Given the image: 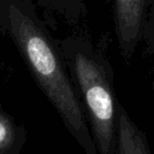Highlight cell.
Here are the masks:
<instances>
[{
	"mask_svg": "<svg viewBox=\"0 0 154 154\" xmlns=\"http://www.w3.org/2000/svg\"><path fill=\"white\" fill-rule=\"evenodd\" d=\"M0 26L12 38L34 78L87 154L96 146L59 52L40 19L34 0H0Z\"/></svg>",
	"mask_w": 154,
	"mask_h": 154,
	"instance_id": "1",
	"label": "cell"
},
{
	"mask_svg": "<svg viewBox=\"0 0 154 154\" xmlns=\"http://www.w3.org/2000/svg\"><path fill=\"white\" fill-rule=\"evenodd\" d=\"M153 89H154V83H153Z\"/></svg>",
	"mask_w": 154,
	"mask_h": 154,
	"instance_id": "8",
	"label": "cell"
},
{
	"mask_svg": "<svg viewBox=\"0 0 154 154\" xmlns=\"http://www.w3.org/2000/svg\"><path fill=\"white\" fill-rule=\"evenodd\" d=\"M14 140V128L12 122L0 113V154L7 152Z\"/></svg>",
	"mask_w": 154,
	"mask_h": 154,
	"instance_id": "6",
	"label": "cell"
},
{
	"mask_svg": "<svg viewBox=\"0 0 154 154\" xmlns=\"http://www.w3.org/2000/svg\"><path fill=\"white\" fill-rule=\"evenodd\" d=\"M37 5L69 22H77L87 13L84 0H35Z\"/></svg>",
	"mask_w": 154,
	"mask_h": 154,
	"instance_id": "5",
	"label": "cell"
},
{
	"mask_svg": "<svg viewBox=\"0 0 154 154\" xmlns=\"http://www.w3.org/2000/svg\"><path fill=\"white\" fill-rule=\"evenodd\" d=\"M148 0H112L116 35L125 59H130L143 37Z\"/></svg>",
	"mask_w": 154,
	"mask_h": 154,
	"instance_id": "3",
	"label": "cell"
},
{
	"mask_svg": "<svg viewBox=\"0 0 154 154\" xmlns=\"http://www.w3.org/2000/svg\"><path fill=\"white\" fill-rule=\"evenodd\" d=\"M137 131L138 129L126 112L119 107L117 113V154H138Z\"/></svg>",
	"mask_w": 154,
	"mask_h": 154,
	"instance_id": "4",
	"label": "cell"
},
{
	"mask_svg": "<svg viewBox=\"0 0 154 154\" xmlns=\"http://www.w3.org/2000/svg\"><path fill=\"white\" fill-rule=\"evenodd\" d=\"M137 147H138V154H150L148 142L143 135L142 131H137Z\"/></svg>",
	"mask_w": 154,
	"mask_h": 154,
	"instance_id": "7",
	"label": "cell"
},
{
	"mask_svg": "<svg viewBox=\"0 0 154 154\" xmlns=\"http://www.w3.org/2000/svg\"><path fill=\"white\" fill-rule=\"evenodd\" d=\"M61 51L83 94L99 154H117V112L109 69L83 37H67Z\"/></svg>",
	"mask_w": 154,
	"mask_h": 154,
	"instance_id": "2",
	"label": "cell"
}]
</instances>
